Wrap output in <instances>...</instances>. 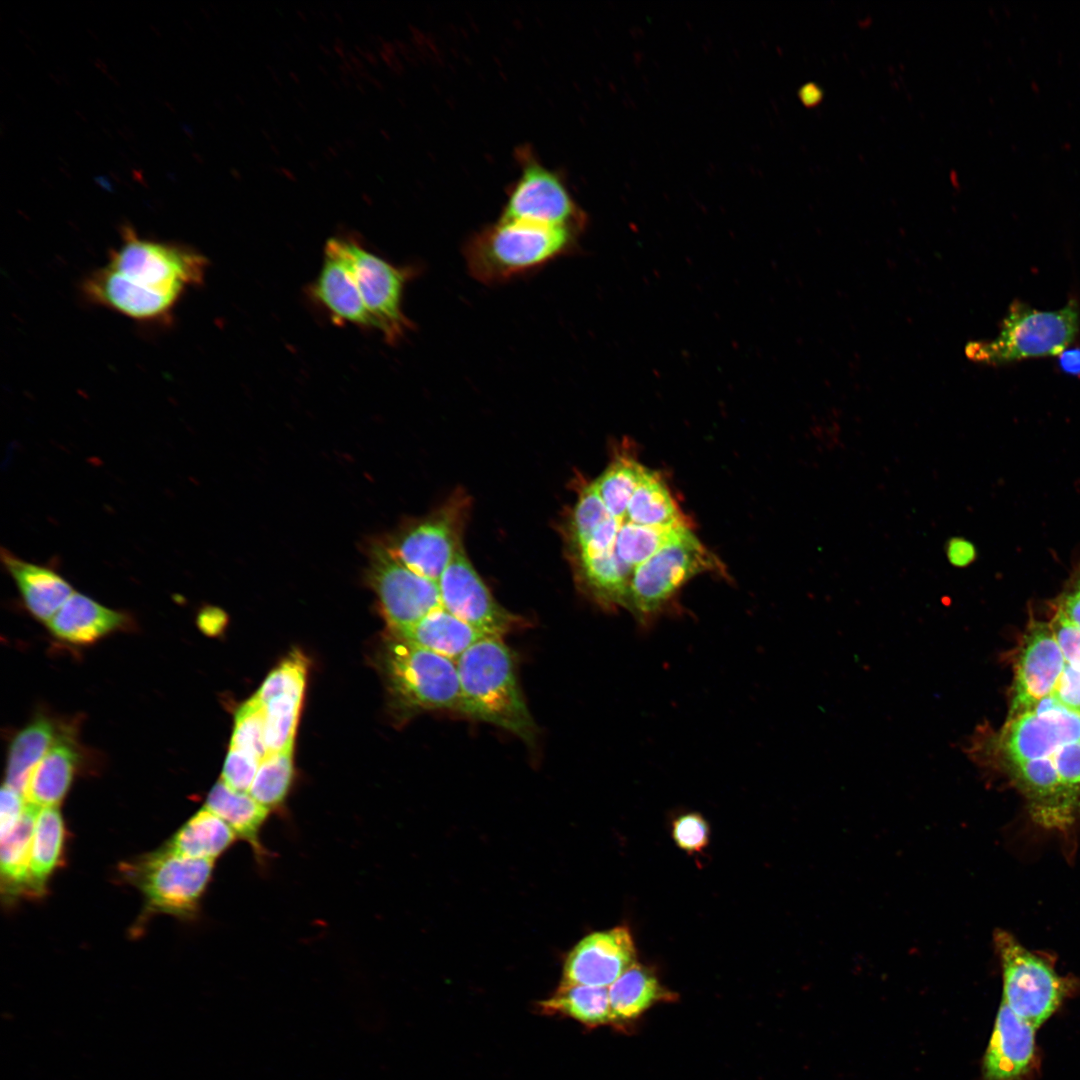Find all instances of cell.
I'll return each instance as SVG.
<instances>
[{"label":"cell","instance_id":"obj_1","mask_svg":"<svg viewBox=\"0 0 1080 1080\" xmlns=\"http://www.w3.org/2000/svg\"><path fill=\"white\" fill-rule=\"evenodd\" d=\"M461 715L498 726L529 747L538 730L519 685L515 657L503 637L485 636L456 661Z\"/></svg>","mask_w":1080,"mask_h":1080},{"label":"cell","instance_id":"obj_2","mask_svg":"<svg viewBox=\"0 0 1080 1080\" xmlns=\"http://www.w3.org/2000/svg\"><path fill=\"white\" fill-rule=\"evenodd\" d=\"M580 234L570 228L500 218L465 242L463 257L474 279L499 284L574 253Z\"/></svg>","mask_w":1080,"mask_h":1080},{"label":"cell","instance_id":"obj_3","mask_svg":"<svg viewBox=\"0 0 1080 1080\" xmlns=\"http://www.w3.org/2000/svg\"><path fill=\"white\" fill-rule=\"evenodd\" d=\"M381 664L393 703L402 714L436 710L461 714L456 661L390 631Z\"/></svg>","mask_w":1080,"mask_h":1080},{"label":"cell","instance_id":"obj_4","mask_svg":"<svg viewBox=\"0 0 1080 1080\" xmlns=\"http://www.w3.org/2000/svg\"><path fill=\"white\" fill-rule=\"evenodd\" d=\"M722 570L719 559L686 527L635 568L626 609L648 630L660 617L679 611L676 596L689 579Z\"/></svg>","mask_w":1080,"mask_h":1080},{"label":"cell","instance_id":"obj_5","mask_svg":"<svg viewBox=\"0 0 1080 1080\" xmlns=\"http://www.w3.org/2000/svg\"><path fill=\"white\" fill-rule=\"evenodd\" d=\"M1078 330L1079 309L1074 299L1052 311L1016 300L1003 319L999 335L989 342L969 344L967 353L971 359L989 364L1059 355Z\"/></svg>","mask_w":1080,"mask_h":1080},{"label":"cell","instance_id":"obj_6","mask_svg":"<svg viewBox=\"0 0 1080 1080\" xmlns=\"http://www.w3.org/2000/svg\"><path fill=\"white\" fill-rule=\"evenodd\" d=\"M106 266L142 289L181 299L203 283L208 260L191 247L141 238L126 226Z\"/></svg>","mask_w":1080,"mask_h":1080},{"label":"cell","instance_id":"obj_7","mask_svg":"<svg viewBox=\"0 0 1080 1080\" xmlns=\"http://www.w3.org/2000/svg\"><path fill=\"white\" fill-rule=\"evenodd\" d=\"M994 944L1002 967V1000L1038 1028L1071 992L1072 979L1059 975L1048 958L1028 950L1007 931L996 930Z\"/></svg>","mask_w":1080,"mask_h":1080},{"label":"cell","instance_id":"obj_8","mask_svg":"<svg viewBox=\"0 0 1080 1080\" xmlns=\"http://www.w3.org/2000/svg\"><path fill=\"white\" fill-rule=\"evenodd\" d=\"M214 861L178 855L166 847L125 865L123 873L152 911L192 916L212 878Z\"/></svg>","mask_w":1080,"mask_h":1080},{"label":"cell","instance_id":"obj_9","mask_svg":"<svg viewBox=\"0 0 1080 1080\" xmlns=\"http://www.w3.org/2000/svg\"><path fill=\"white\" fill-rule=\"evenodd\" d=\"M470 507L464 492H455L436 511L401 531L389 549L405 566L438 582L457 552Z\"/></svg>","mask_w":1080,"mask_h":1080},{"label":"cell","instance_id":"obj_10","mask_svg":"<svg viewBox=\"0 0 1080 1080\" xmlns=\"http://www.w3.org/2000/svg\"><path fill=\"white\" fill-rule=\"evenodd\" d=\"M346 248L373 328L387 342H398L413 326L403 311V295L418 270L393 265L352 239H346Z\"/></svg>","mask_w":1080,"mask_h":1080},{"label":"cell","instance_id":"obj_11","mask_svg":"<svg viewBox=\"0 0 1080 1080\" xmlns=\"http://www.w3.org/2000/svg\"><path fill=\"white\" fill-rule=\"evenodd\" d=\"M368 578L390 631H404L442 606L438 582L405 566L388 546L371 550Z\"/></svg>","mask_w":1080,"mask_h":1080},{"label":"cell","instance_id":"obj_12","mask_svg":"<svg viewBox=\"0 0 1080 1080\" xmlns=\"http://www.w3.org/2000/svg\"><path fill=\"white\" fill-rule=\"evenodd\" d=\"M1080 741V712L1051 694L1025 713L1008 718L996 739L1008 763L1051 757L1062 745Z\"/></svg>","mask_w":1080,"mask_h":1080},{"label":"cell","instance_id":"obj_13","mask_svg":"<svg viewBox=\"0 0 1080 1080\" xmlns=\"http://www.w3.org/2000/svg\"><path fill=\"white\" fill-rule=\"evenodd\" d=\"M442 606L485 636L503 637L526 625L501 606L461 548L438 580Z\"/></svg>","mask_w":1080,"mask_h":1080},{"label":"cell","instance_id":"obj_14","mask_svg":"<svg viewBox=\"0 0 1080 1080\" xmlns=\"http://www.w3.org/2000/svg\"><path fill=\"white\" fill-rule=\"evenodd\" d=\"M500 218L565 227L580 233L586 225L584 213L560 179L535 163L524 168Z\"/></svg>","mask_w":1080,"mask_h":1080},{"label":"cell","instance_id":"obj_15","mask_svg":"<svg viewBox=\"0 0 1080 1080\" xmlns=\"http://www.w3.org/2000/svg\"><path fill=\"white\" fill-rule=\"evenodd\" d=\"M1065 663L1049 623L1031 619L1015 663L1009 718L1028 712L1051 694Z\"/></svg>","mask_w":1080,"mask_h":1080},{"label":"cell","instance_id":"obj_16","mask_svg":"<svg viewBox=\"0 0 1080 1080\" xmlns=\"http://www.w3.org/2000/svg\"><path fill=\"white\" fill-rule=\"evenodd\" d=\"M635 962L634 941L626 927L594 932L568 954L561 983L607 987Z\"/></svg>","mask_w":1080,"mask_h":1080},{"label":"cell","instance_id":"obj_17","mask_svg":"<svg viewBox=\"0 0 1080 1080\" xmlns=\"http://www.w3.org/2000/svg\"><path fill=\"white\" fill-rule=\"evenodd\" d=\"M82 293L92 304L142 323L169 321L180 299L142 289L106 265L82 282Z\"/></svg>","mask_w":1080,"mask_h":1080},{"label":"cell","instance_id":"obj_18","mask_svg":"<svg viewBox=\"0 0 1080 1080\" xmlns=\"http://www.w3.org/2000/svg\"><path fill=\"white\" fill-rule=\"evenodd\" d=\"M311 291L336 323L373 328L353 273L346 239L335 237L327 241L322 267Z\"/></svg>","mask_w":1080,"mask_h":1080},{"label":"cell","instance_id":"obj_19","mask_svg":"<svg viewBox=\"0 0 1080 1080\" xmlns=\"http://www.w3.org/2000/svg\"><path fill=\"white\" fill-rule=\"evenodd\" d=\"M1035 1028L1002 1000L983 1060L985 1080H1020L1031 1069Z\"/></svg>","mask_w":1080,"mask_h":1080},{"label":"cell","instance_id":"obj_20","mask_svg":"<svg viewBox=\"0 0 1080 1080\" xmlns=\"http://www.w3.org/2000/svg\"><path fill=\"white\" fill-rule=\"evenodd\" d=\"M2 567L13 579L24 606L38 620L48 622L74 593L71 584L48 564L27 561L1 547Z\"/></svg>","mask_w":1080,"mask_h":1080},{"label":"cell","instance_id":"obj_21","mask_svg":"<svg viewBox=\"0 0 1080 1080\" xmlns=\"http://www.w3.org/2000/svg\"><path fill=\"white\" fill-rule=\"evenodd\" d=\"M123 612L110 609L89 596L74 592L47 622L51 633L73 644H90L126 625Z\"/></svg>","mask_w":1080,"mask_h":1080},{"label":"cell","instance_id":"obj_22","mask_svg":"<svg viewBox=\"0 0 1080 1080\" xmlns=\"http://www.w3.org/2000/svg\"><path fill=\"white\" fill-rule=\"evenodd\" d=\"M206 808L223 819L238 838L250 845L258 862L266 860L267 851L261 843L260 834L270 812L268 808L248 792L236 791L222 780L210 790Z\"/></svg>","mask_w":1080,"mask_h":1080},{"label":"cell","instance_id":"obj_23","mask_svg":"<svg viewBox=\"0 0 1080 1080\" xmlns=\"http://www.w3.org/2000/svg\"><path fill=\"white\" fill-rule=\"evenodd\" d=\"M78 754L66 738L57 739L31 772L23 796L37 808L57 807L67 794Z\"/></svg>","mask_w":1080,"mask_h":1080},{"label":"cell","instance_id":"obj_24","mask_svg":"<svg viewBox=\"0 0 1080 1080\" xmlns=\"http://www.w3.org/2000/svg\"><path fill=\"white\" fill-rule=\"evenodd\" d=\"M394 633L453 661H457L469 647L485 637L443 606L434 609L410 628Z\"/></svg>","mask_w":1080,"mask_h":1080},{"label":"cell","instance_id":"obj_25","mask_svg":"<svg viewBox=\"0 0 1080 1080\" xmlns=\"http://www.w3.org/2000/svg\"><path fill=\"white\" fill-rule=\"evenodd\" d=\"M237 838L223 819L204 807L178 829L165 847L184 857L215 861Z\"/></svg>","mask_w":1080,"mask_h":1080},{"label":"cell","instance_id":"obj_26","mask_svg":"<svg viewBox=\"0 0 1080 1080\" xmlns=\"http://www.w3.org/2000/svg\"><path fill=\"white\" fill-rule=\"evenodd\" d=\"M65 824L58 807L39 808L30 854V895H41L58 867L64 851Z\"/></svg>","mask_w":1080,"mask_h":1080},{"label":"cell","instance_id":"obj_27","mask_svg":"<svg viewBox=\"0 0 1080 1080\" xmlns=\"http://www.w3.org/2000/svg\"><path fill=\"white\" fill-rule=\"evenodd\" d=\"M625 519L653 527L689 526L665 481L657 472L648 469L628 503Z\"/></svg>","mask_w":1080,"mask_h":1080},{"label":"cell","instance_id":"obj_28","mask_svg":"<svg viewBox=\"0 0 1080 1080\" xmlns=\"http://www.w3.org/2000/svg\"><path fill=\"white\" fill-rule=\"evenodd\" d=\"M539 1009L588 1026L615 1023L607 987L560 983L553 995L539 1003Z\"/></svg>","mask_w":1080,"mask_h":1080},{"label":"cell","instance_id":"obj_29","mask_svg":"<svg viewBox=\"0 0 1080 1080\" xmlns=\"http://www.w3.org/2000/svg\"><path fill=\"white\" fill-rule=\"evenodd\" d=\"M27 803L16 828L1 838L0 866L3 890L9 897L30 895V854L36 813Z\"/></svg>","mask_w":1080,"mask_h":1080},{"label":"cell","instance_id":"obj_30","mask_svg":"<svg viewBox=\"0 0 1080 1080\" xmlns=\"http://www.w3.org/2000/svg\"><path fill=\"white\" fill-rule=\"evenodd\" d=\"M667 995L655 974L648 967L635 962L609 987L615 1022L638 1017Z\"/></svg>","mask_w":1080,"mask_h":1080},{"label":"cell","instance_id":"obj_31","mask_svg":"<svg viewBox=\"0 0 1080 1080\" xmlns=\"http://www.w3.org/2000/svg\"><path fill=\"white\" fill-rule=\"evenodd\" d=\"M55 736L53 724L45 718L22 729L9 748L5 784L23 795L31 772L54 744Z\"/></svg>","mask_w":1080,"mask_h":1080},{"label":"cell","instance_id":"obj_32","mask_svg":"<svg viewBox=\"0 0 1080 1080\" xmlns=\"http://www.w3.org/2000/svg\"><path fill=\"white\" fill-rule=\"evenodd\" d=\"M646 470L633 456L621 453L615 455L607 469L593 481L613 517L625 518L628 503Z\"/></svg>","mask_w":1080,"mask_h":1080},{"label":"cell","instance_id":"obj_33","mask_svg":"<svg viewBox=\"0 0 1080 1080\" xmlns=\"http://www.w3.org/2000/svg\"><path fill=\"white\" fill-rule=\"evenodd\" d=\"M620 521V520H619ZM614 554L632 572L669 542L682 529L689 527H653L620 521Z\"/></svg>","mask_w":1080,"mask_h":1080},{"label":"cell","instance_id":"obj_34","mask_svg":"<svg viewBox=\"0 0 1080 1080\" xmlns=\"http://www.w3.org/2000/svg\"><path fill=\"white\" fill-rule=\"evenodd\" d=\"M302 697L303 693H282L263 704L267 755L293 751Z\"/></svg>","mask_w":1080,"mask_h":1080},{"label":"cell","instance_id":"obj_35","mask_svg":"<svg viewBox=\"0 0 1080 1080\" xmlns=\"http://www.w3.org/2000/svg\"><path fill=\"white\" fill-rule=\"evenodd\" d=\"M292 752L268 754L259 764L249 794L271 810L286 799L293 778Z\"/></svg>","mask_w":1080,"mask_h":1080},{"label":"cell","instance_id":"obj_36","mask_svg":"<svg viewBox=\"0 0 1080 1080\" xmlns=\"http://www.w3.org/2000/svg\"><path fill=\"white\" fill-rule=\"evenodd\" d=\"M264 730V706L253 696L237 710L230 746L254 756L261 762L267 756Z\"/></svg>","mask_w":1080,"mask_h":1080},{"label":"cell","instance_id":"obj_37","mask_svg":"<svg viewBox=\"0 0 1080 1080\" xmlns=\"http://www.w3.org/2000/svg\"><path fill=\"white\" fill-rule=\"evenodd\" d=\"M306 667L305 658L293 652L267 676L254 696L265 704L282 693H303Z\"/></svg>","mask_w":1080,"mask_h":1080},{"label":"cell","instance_id":"obj_38","mask_svg":"<svg viewBox=\"0 0 1080 1080\" xmlns=\"http://www.w3.org/2000/svg\"><path fill=\"white\" fill-rule=\"evenodd\" d=\"M1052 759L1062 786L1080 809V741L1062 745Z\"/></svg>","mask_w":1080,"mask_h":1080},{"label":"cell","instance_id":"obj_39","mask_svg":"<svg viewBox=\"0 0 1080 1080\" xmlns=\"http://www.w3.org/2000/svg\"><path fill=\"white\" fill-rule=\"evenodd\" d=\"M259 764L260 761L254 756L230 746L223 767L222 781L236 791L249 793Z\"/></svg>","mask_w":1080,"mask_h":1080},{"label":"cell","instance_id":"obj_40","mask_svg":"<svg viewBox=\"0 0 1080 1080\" xmlns=\"http://www.w3.org/2000/svg\"><path fill=\"white\" fill-rule=\"evenodd\" d=\"M710 829L698 813H687L673 822L672 837L678 847L688 853L702 851L709 843Z\"/></svg>","mask_w":1080,"mask_h":1080},{"label":"cell","instance_id":"obj_41","mask_svg":"<svg viewBox=\"0 0 1080 1080\" xmlns=\"http://www.w3.org/2000/svg\"><path fill=\"white\" fill-rule=\"evenodd\" d=\"M1049 625L1065 662L1080 670V627L1057 610Z\"/></svg>","mask_w":1080,"mask_h":1080},{"label":"cell","instance_id":"obj_42","mask_svg":"<svg viewBox=\"0 0 1080 1080\" xmlns=\"http://www.w3.org/2000/svg\"><path fill=\"white\" fill-rule=\"evenodd\" d=\"M26 805L25 798L20 792L6 784L3 785L0 800L1 838L5 837L16 828L25 813Z\"/></svg>","mask_w":1080,"mask_h":1080},{"label":"cell","instance_id":"obj_43","mask_svg":"<svg viewBox=\"0 0 1080 1080\" xmlns=\"http://www.w3.org/2000/svg\"><path fill=\"white\" fill-rule=\"evenodd\" d=\"M1051 695L1065 707L1080 712V670L1065 663Z\"/></svg>","mask_w":1080,"mask_h":1080},{"label":"cell","instance_id":"obj_44","mask_svg":"<svg viewBox=\"0 0 1080 1080\" xmlns=\"http://www.w3.org/2000/svg\"><path fill=\"white\" fill-rule=\"evenodd\" d=\"M1056 610L1080 627V564L1074 569L1064 591L1059 596Z\"/></svg>","mask_w":1080,"mask_h":1080},{"label":"cell","instance_id":"obj_45","mask_svg":"<svg viewBox=\"0 0 1080 1080\" xmlns=\"http://www.w3.org/2000/svg\"><path fill=\"white\" fill-rule=\"evenodd\" d=\"M948 562L957 568H965L973 563L977 557L973 543L959 536L949 538L944 546Z\"/></svg>","mask_w":1080,"mask_h":1080},{"label":"cell","instance_id":"obj_46","mask_svg":"<svg viewBox=\"0 0 1080 1080\" xmlns=\"http://www.w3.org/2000/svg\"><path fill=\"white\" fill-rule=\"evenodd\" d=\"M224 613L215 607H206L198 615L200 629L208 634L218 632L224 625Z\"/></svg>","mask_w":1080,"mask_h":1080},{"label":"cell","instance_id":"obj_47","mask_svg":"<svg viewBox=\"0 0 1080 1080\" xmlns=\"http://www.w3.org/2000/svg\"><path fill=\"white\" fill-rule=\"evenodd\" d=\"M1058 364L1064 373L1080 376V348L1063 350L1059 354Z\"/></svg>","mask_w":1080,"mask_h":1080},{"label":"cell","instance_id":"obj_48","mask_svg":"<svg viewBox=\"0 0 1080 1080\" xmlns=\"http://www.w3.org/2000/svg\"><path fill=\"white\" fill-rule=\"evenodd\" d=\"M95 181L102 188H104V189H106L108 191H112V189H113L112 184L106 177H104V176H96Z\"/></svg>","mask_w":1080,"mask_h":1080}]
</instances>
